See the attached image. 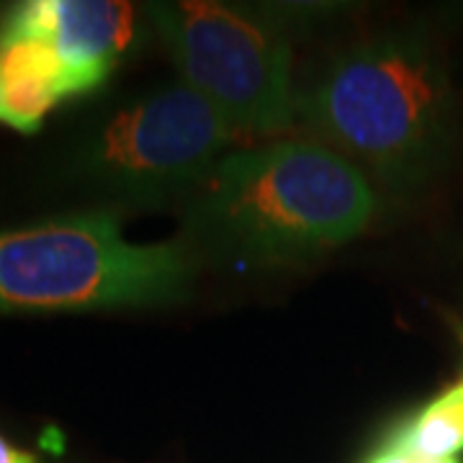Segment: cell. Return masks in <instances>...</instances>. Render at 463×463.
<instances>
[{"label":"cell","instance_id":"7","mask_svg":"<svg viewBox=\"0 0 463 463\" xmlns=\"http://www.w3.org/2000/svg\"><path fill=\"white\" fill-rule=\"evenodd\" d=\"M78 83L47 36L0 24V116L21 134L39 132L44 116Z\"/></svg>","mask_w":463,"mask_h":463},{"label":"cell","instance_id":"5","mask_svg":"<svg viewBox=\"0 0 463 463\" xmlns=\"http://www.w3.org/2000/svg\"><path fill=\"white\" fill-rule=\"evenodd\" d=\"M147 18L165 39L183 83L234 132L273 134L291 124V52L279 29L214 0L155 3Z\"/></svg>","mask_w":463,"mask_h":463},{"label":"cell","instance_id":"6","mask_svg":"<svg viewBox=\"0 0 463 463\" xmlns=\"http://www.w3.org/2000/svg\"><path fill=\"white\" fill-rule=\"evenodd\" d=\"M5 21L47 36L80 93L99 88L137 39L134 5L116 0H32L16 5Z\"/></svg>","mask_w":463,"mask_h":463},{"label":"cell","instance_id":"12","mask_svg":"<svg viewBox=\"0 0 463 463\" xmlns=\"http://www.w3.org/2000/svg\"><path fill=\"white\" fill-rule=\"evenodd\" d=\"M0 121H3V116H0Z\"/></svg>","mask_w":463,"mask_h":463},{"label":"cell","instance_id":"11","mask_svg":"<svg viewBox=\"0 0 463 463\" xmlns=\"http://www.w3.org/2000/svg\"><path fill=\"white\" fill-rule=\"evenodd\" d=\"M420 463H463L458 456H448V458H420Z\"/></svg>","mask_w":463,"mask_h":463},{"label":"cell","instance_id":"9","mask_svg":"<svg viewBox=\"0 0 463 463\" xmlns=\"http://www.w3.org/2000/svg\"><path fill=\"white\" fill-rule=\"evenodd\" d=\"M365 463H420V458L414 456L410 448L404 446V443H399L397 438L392 435Z\"/></svg>","mask_w":463,"mask_h":463},{"label":"cell","instance_id":"4","mask_svg":"<svg viewBox=\"0 0 463 463\" xmlns=\"http://www.w3.org/2000/svg\"><path fill=\"white\" fill-rule=\"evenodd\" d=\"M234 129L191 85L157 88L90 124L72 149V173L106 196L160 203L196 194Z\"/></svg>","mask_w":463,"mask_h":463},{"label":"cell","instance_id":"8","mask_svg":"<svg viewBox=\"0 0 463 463\" xmlns=\"http://www.w3.org/2000/svg\"><path fill=\"white\" fill-rule=\"evenodd\" d=\"M417 458H448L463 450V376L430 399L394 432Z\"/></svg>","mask_w":463,"mask_h":463},{"label":"cell","instance_id":"10","mask_svg":"<svg viewBox=\"0 0 463 463\" xmlns=\"http://www.w3.org/2000/svg\"><path fill=\"white\" fill-rule=\"evenodd\" d=\"M0 463H36V458H33L32 453L11 446L5 438H0Z\"/></svg>","mask_w":463,"mask_h":463},{"label":"cell","instance_id":"1","mask_svg":"<svg viewBox=\"0 0 463 463\" xmlns=\"http://www.w3.org/2000/svg\"><path fill=\"white\" fill-rule=\"evenodd\" d=\"M453 109L443 54L420 32H389L347 50L298 100L317 142L392 191L425 181L440 163Z\"/></svg>","mask_w":463,"mask_h":463},{"label":"cell","instance_id":"2","mask_svg":"<svg viewBox=\"0 0 463 463\" xmlns=\"http://www.w3.org/2000/svg\"><path fill=\"white\" fill-rule=\"evenodd\" d=\"M379 199L358 167L317 139H279L219 160L196 191L191 224L248 260H291L350 242Z\"/></svg>","mask_w":463,"mask_h":463},{"label":"cell","instance_id":"3","mask_svg":"<svg viewBox=\"0 0 463 463\" xmlns=\"http://www.w3.org/2000/svg\"><path fill=\"white\" fill-rule=\"evenodd\" d=\"M191 276L183 245L129 242L106 212L0 232V312L170 304Z\"/></svg>","mask_w":463,"mask_h":463}]
</instances>
